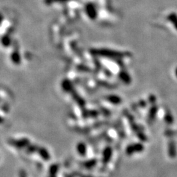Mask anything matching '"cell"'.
<instances>
[{
    "label": "cell",
    "instance_id": "6da1fadb",
    "mask_svg": "<svg viewBox=\"0 0 177 177\" xmlns=\"http://www.w3.org/2000/svg\"><path fill=\"white\" fill-rule=\"evenodd\" d=\"M142 150H143V146L141 144H134L129 146L127 149L126 152L128 155H132L135 152H140L142 151Z\"/></svg>",
    "mask_w": 177,
    "mask_h": 177
},
{
    "label": "cell",
    "instance_id": "7a4b0ae2",
    "mask_svg": "<svg viewBox=\"0 0 177 177\" xmlns=\"http://www.w3.org/2000/svg\"><path fill=\"white\" fill-rule=\"evenodd\" d=\"M111 155H112V151L110 148H107L105 149V150L103 152V154H102V161L103 163H108L110 160L111 159Z\"/></svg>",
    "mask_w": 177,
    "mask_h": 177
},
{
    "label": "cell",
    "instance_id": "3957f363",
    "mask_svg": "<svg viewBox=\"0 0 177 177\" xmlns=\"http://www.w3.org/2000/svg\"><path fill=\"white\" fill-rule=\"evenodd\" d=\"M168 153L169 156L171 158H174L176 156V144L174 141H170L168 146Z\"/></svg>",
    "mask_w": 177,
    "mask_h": 177
},
{
    "label": "cell",
    "instance_id": "277c9868",
    "mask_svg": "<svg viewBox=\"0 0 177 177\" xmlns=\"http://www.w3.org/2000/svg\"><path fill=\"white\" fill-rule=\"evenodd\" d=\"M38 153H39V155L44 161H49L50 159L51 156H50L48 151L46 149L43 148H39L38 149Z\"/></svg>",
    "mask_w": 177,
    "mask_h": 177
},
{
    "label": "cell",
    "instance_id": "5b68a950",
    "mask_svg": "<svg viewBox=\"0 0 177 177\" xmlns=\"http://www.w3.org/2000/svg\"><path fill=\"white\" fill-rule=\"evenodd\" d=\"M59 166L57 164H53L51 165V167H49V177H56V174L59 171Z\"/></svg>",
    "mask_w": 177,
    "mask_h": 177
},
{
    "label": "cell",
    "instance_id": "8992f818",
    "mask_svg": "<svg viewBox=\"0 0 177 177\" xmlns=\"http://www.w3.org/2000/svg\"><path fill=\"white\" fill-rule=\"evenodd\" d=\"M28 144V141L27 140H21L20 141H13V145L15 147L18 148H24Z\"/></svg>",
    "mask_w": 177,
    "mask_h": 177
},
{
    "label": "cell",
    "instance_id": "52a82bcc",
    "mask_svg": "<svg viewBox=\"0 0 177 177\" xmlns=\"http://www.w3.org/2000/svg\"><path fill=\"white\" fill-rule=\"evenodd\" d=\"M96 164H97V160L95 159H92L85 161V162L84 163V166L87 169H91L94 167Z\"/></svg>",
    "mask_w": 177,
    "mask_h": 177
},
{
    "label": "cell",
    "instance_id": "ba28073f",
    "mask_svg": "<svg viewBox=\"0 0 177 177\" xmlns=\"http://www.w3.org/2000/svg\"><path fill=\"white\" fill-rule=\"evenodd\" d=\"M78 152L81 156H84L86 154V147L83 144H81L78 146Z\"/></svg>",
    "mask_w": 177,
    "mask_h": 177
},
{
    "label": "cell",
    "instance_id": "9c48e42d",
    "mask_svg": "<svg viewBox=\"0 0 177 177\" xmlns=\"http://www.w3.org/2000/svg\"><path fill=\"white\" fill-rule=\"evenodd\" d=\"M37 150V147L36 146H30L28 148H27L26 152L28 153H32L36 152Z\"/></svg>",
    "mask_w": 177,
    "mask_h": 177
},
{
    "label": "cell",
    "instance_id": "30bf717a",
    "mask_svg": "<svg viewBox=\"0 0 177 177\" xmlns=\"http://www.w3.org/2000/svg\"><path fill=\"white\" fill-rule=\"evenodd\" d=\"M19 177H27L26 172L24 170H23V169H21L19 171Z\"/></svg>",
    "mask_w": 177,
    "mask_h": 177
},
{
    "label": "cell",
    "instance_id": "8fae6325",
    "mask_svg": "<svg viewBox=\"0 0 177 177\" xmlns=\"http://www.w3.org/2000/svg\"><path fill=\"white\" fill-rule=\"evenodd\" d=\"M175 23V28L177 30V21L174 22Z\"/></svg>",
    "mask_w": 177,
    "mask_h": 177
},
{
    "label": "cell",
    "instance_id": "7c38bea8",
    "mask_svg": "<svg viewBox=\"0 0 177 177\" xmlns=\"http://www.w3.org/2000/svg\"><path fill=\"white\" fill-rule=\"evenodd\" d=\"M176 75L177 76V69H176Z\"/></svg>",
    "mask_w": 177,
    "mask_h": 177
}]
</instances>
